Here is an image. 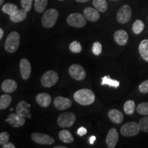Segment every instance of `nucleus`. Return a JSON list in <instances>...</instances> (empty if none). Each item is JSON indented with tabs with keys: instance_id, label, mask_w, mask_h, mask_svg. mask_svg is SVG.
<instances>
[{
	"instance_id": "f257e3e1",
	"label": "nucleus",
	"mask_w": 148,
	"mask_h": 148,
	"mask_svg": "<svg viewBox=\"0 0 148 148\" xmlns=\"http://www.w3.org/2000/svg\"><path fill=\"white\" fill-rule=\"evenodd\" d=\"M73 98L77 103L82 106H88L92 104L95 100L94 92L88 88H82L77 90L74 93Z\"/></svg>"
},
{
	"instance_id": "f03ea898",
	"label": "nucleus",
	"mask_w": 148,
	"mask_h": 148,
	"mask_svg": "<svg viewBox=\"0 0 148 148\" xmlns=\"http://www.w3.org/2000/svg\"><path fill=\"white\" fill-rule=\"evenodd\" d=\"M59 16L58 11L55 8L48 9L44 12L41 18V23L45 28H51L56 23Z\"/></svg>"
},
{
	"instance_id": "7ed1b4c3",
	"label": "nucleus",
	"mask_w": 148,
	"mask_h": 148,
	"mask_svg": "<svg viewBox=\"0 0 148 148\" xmlns=\"http://www.w3.org/2000/svg\"><path fill=\"white\" fill-rule=\"evenodd\" d=\"M20 45V34L17 32H10L5 40L4 47L9 53H14L17 50Z\"/></svg>"
},
{
	"instance_id": "20e7f679",
	"label": "nucleus",
	"mask_w": 148,
	"mask_h": 148,
	"mask_svg": "<svg viewBox=\"0 0 148 148\" xmlns=\"http://www.w3.org/2000/svg\"><path fill=\"white\" fill-rule=\"evenodd\" d=\"M140 130L138 123L134 121H129L123 124L120 130V132L123 136L130 137L137 135Z\"/></svg>"
},
{
	"instance_id": "39448f33",
	"label": "nucleus",
	"mask_w": 148,
	"mask_h": 148,
	"mask_svg": "<svg viewBox=\"0 0 148 148\" xmlns=\"http://www.w3.org/2000/svg\"><path fill=\"white\" fill-rule=\"evenodd\" d=\"M58 74L57 72L52 71V70H49V71L44 73L43 75H42L40 82L44 87L49 88L54 86L58 82Z\"/></svg>"
},
{
	"instance_id": "423d86ee",
	"label": "nucleus",
	"mask_w": 148,
	"mask_h": 148,
	"mask_svg": "<svg viewBox=\"0 0 148 148\" xmlns=\"http://www.w3.org/2000/svg\"><path fill=\"white\" fill-rule=\"evenodd\" d=\"M132 15L131 7L128 5H123L119 9L116 13V20L121 24H125L130 21Z\"/></svg>"
},
{
	"instance_id": "0eeeda50",
	"label": "nucleus",
	"mask_w": 148,
	"mask_h": 148,
	"mask_svg": "<svg viewBox=\"0 0 148 148\" xmlns=\"http://www.w3.org/2000/svg\"><path fill=\"white\" fill-rule=\"evenodd\" d=\"M66 22L70 26L81 28L86 25V19L84 14L80 13H72L67 16Z\"/></svg>"
},
{
	"instance_id": "6e6552de",
	"label": "nucleus",
	"mask_w": 148,
	"mask_h": 148,
	"mask_svg": "<svg viewBox=\"0 0 148 148\" xmlns=\"http://www.w3.org/2000/svg\"><path fill=\"white\" fill-rule=\"evenodd\" d=\"M76 118L73 112H66L62 113L58 118V124L60 127H70L74 124Z\"/></svg>"
},
{
	"instance_id": "1a4fd4ad",
	"label": "nucleus",
	"mask_w": 148,
	"mask_h": 148,
	"mask_svg": "<svg viewBox=\"0 0 148 148\" xmlns=\"http://www.w3.org/2000/svg\"><path fill=\"white\" fill-rule=\"evenodd\" d=\"M69 73L75 80H82L86 77V73L84 68L78 64H73L69 66Z\"/></svg>"
},
{
	"instance_id": "9d476101",
	"label": "nucleus",
	"mask_w": 148,
	"mask_h": 148,
	"mask_svg": "<svg viewBox=\"0 0 148 148\" xmlns=\"http://www.w3.org/2000/svg\"><path fill=\"white\" fill-rule=\"evenodd\" d=\"M31 138L37 144L40 145H52L54 143V138L48 134L34 132L31 135Z\"/></svg>"
},
{
	"instance_id": "9b49d317",
	"label": "nucleus",
	"mask_w": 148,
	"mask_h": 148,
	"mask_svg": "<svg viewBox=\"0 0 148 148\" xmlns=\"http://www.w3.org/2000/svg\"><path fill=\"white\" fill-rule=\"evenodd\" d=\"M19 68L20 74L23 79L24 80L28 79L32 72V68H31V64L29 61L26 58L21 59L19 63Z\"/></svg>"
},
{
	"instance_id": "f8f14e48",
	"label": "nucleus",
	"mask_w": 148,
	"mask_h": 148,
	"mask_svg": "<svg viewBox=\"0 0 148 148\" xmlns=\"http://www.w3.org/2000/svg\"><path fill=\"white\" fill-rule=\"evenodd\" d=\"M119 136L117 130L115 128H111L108 131L106 138V143L108 148L115 147L119 140Z\"/></svg>"
},
{
	"instance_id": "ddd939ff",
	"label": "nucleus",
	"mask_w": 148,
	"mask_h": 148,
	"mask_svg": "<svg viewBox=\"0 0 148 148\" xmlns=\"http://www.w3.org/2000/svg\"><path fill=\"white\" fill-rule=\"evenodd\" d=\"M29 108H30V104H29L25 101H21L18 103L16 107V112L22 117H27L30 119L31 114H29Z\"/></svg>"
},
{
	"instance_id": "4468645a",
	"label": "nucleus",
	"mask_w": 148,
	"mask_h": 148,
	"mask_svg": "<svg viewBox=\"0 0 148 148\" xmlns=\"http://www.w3.org/2000/svg\"><path fill=\"white\" fill-rule=\"evenodd\" d=\"M5 121L8 122L11 126L13 127H20L23 126L25 123V118L22 117L16 113H11L8 115Z\"/></svg>"
},
{
	"instance_id": "2eb2a0df",
	"label": "nucleus",
	"mask_w": 148,
	"mask_h": 148,
	"mask_svg": "<svg viewBox=\"0 0 148 148\" xmlns=\"http://www.w3.org/2000/svg\"><path fill=\"white\" fill-rule=\"evenodd\" d=\"M53 104L58 110H64L71 106L72 102L68 98L58 96V97L55 98L54 101H53Z\"/></svg>"
},
{
	"instance_id": "dca6fc26",
	"label": "nucleus",
	"mask_w": 148,
	"mask_h": 148,
	"mask_svg": "<svg viewBox=\"0 0 148 148\" xmlns=\"http://www.w3.org/2000/svg\"><path fill=\"white\" fill-rule=\"evenodd\" d=\"M129 35L124 29H118L114 34V40L119 45L124 46L128 41Z\"/></svg>"
},
{
	"instance_id": "f3484780",
	"label": "nucleus",
	"mask_w": 148,
	"mask_h": 148,
	"mask_svg": "<svg viewBox=\"0 0 148 148\" xmlns=\"http://www.w3.org/2000/svg\"><path fill=\"white\" fill-rule=\"evenodd\" d=\"M84 16L88 21L91 22H96L99 21L100 18V14L96 8H92L91 7H87L83 12Z\"/></svg>"
},
{
	"instance_id": "a211bd4d",
	"label": "nucleus",
	"mask_w": 148,
	"mask_h": 148,
	"mask_svg": "<svg viewBox=\"0 0 148 148\" xmlns=\"http://www.w3.org/2000/svg\"><path fill=\"white\" fill-rule=\"evenodd\" d=\"M36 102L40 106L47 108L50 105L51 102V97L50 95L46 92H40L36 97Z\"/></svg>"
},
{
	"instance_id": "6ab92c4d",
	"label": "nucleus",
	"mask_w": 148,
	"mask_h": 148,
	"mask_svg": "<svg viewBox=\"0 0 148 148\" xmlns=\"http://www.w3.org/2000/svg\"><path fill=\"white\" fill-rule=\"evenodd\" d=\"M108 116L110 121L116 124H120L123 120V113L116 109H110L108 112Z\"/></svg>"
},
{
	"instance_id": "aec40b11",
	"label": "nucleus",
	"mask_w": 148,
	"mask_h": 148,
	"mask_svg": "<svg viewBox=\"0 0 148 148\" xmlns=\"http://www.w3.org/2000/svg\"><path fill=\"white\" fill-rule=\"evenodd\" d=\"M17 88V83L12 79H5L1 84V89L6 93L14 92Z\"/></svg>"
},
{
	"instance_id": "412c9836",
	"label": "nucleus",
	"mask_w": 148,
	"mask_h": 148,
	"mask_svg": "<svg viewBox=\"0 0 148 148\" xmlns=\"http://www.w3.org/2000/svg\"><path fill=\"white\" fill-rule=\"evenodd\" d=\"M138 52L142 58L148 62V39L141 40L138 46Z\"/></svg>"
},
{
	"instance_id": "4be33fe9",
	"label": "nucleus",
	"mask_w": 148,
	"mask_h": 148,
	"mask_svg": "<svg viewBox=\"0 0 148 148\" xmlns=\"http://www.w3.org/2000/svg\"><path fill=\"white\" fill-rule=\"evenodd\" d=\"M1 10H2L4 13L8 14L10 16L14 15L18 12L19 9H18L17 5L14 4V3H7L3 5Z\"/></svg>"
},
{
	"instance_id": "5701e85b",
	"label": "nucleus",
	"mask_w": 148,
	"mask_h": 148,
	"mask_svg": "<svg viewBox=\"0 0 148 148\" xmlns=\"http://www.w3.org/2000/svg\"><path fill=\"white\" fill-rule=\"evenodd\" d=\"M27 12L24 9H20L13 16H10V19L13 23H20L24 21L27 17Z\"/></svg>"
},
{
	"instance_id": "b1692460",
	"label": "nucleus",
	"mask_w": 148,
	"mask_h": 148,
	"mask_svg": "<svg viewBox=\"0 0 148 148\" xmlns=\"http://www.w3.org/2000/svg\"><path fill=\"white\" fill-rule=\"evenodd\" d=\"M60 139L65 143H70L73 141L74 138L71 133L66 130H62L58 134Z\"/></svg>"
},
{
	"instance_id": "393cba45",
	"label": "nucleus",
	"mask_w": 148,
	"mask_h": 148,
	"mask_svg": "<svg viewBox=\"0 0 148 148\" xmlns=\"http://www.w3.org/2000/svg\"><path fill=\"white\" fill-rule=\"evenodd\" d=\"M92 4L99 12H104L108 9V3L106 0H92Z\"/></svg>"
},
{
	"instance_id": "a878e982",
	"label": "nucleus",
	"mask_w": 148,
	"mask_h": 148,
	"mask_svg": "<svg viewBox=\"0 0 148 148\" xmlns=\"http://www.w3.org/2000/svg\"><path fill=\"white\" fill-rule=\"evenodd\" d=\"M12 97L8 94H4L0 97V110L6 109L10 105Z\"/></svg>"
},
{
	"instance_id": "bb28decb",
	"label": "nucleus",
	"mask_w": 148,
	"mask_h": 148,
	"mask_svg": "<svg viewBox=\"0 0 148 148\" xmlns=\"http://www.w3.org/2000/svg\"><path fill=\"white\" fill-rule=\"evenodd\" d=\"M119 82L116 79H112L110 78L109 75H106L101 77V85H108L109 86L114 88H118L119 86Z\"/></svg>"
},
{
	"instance_id": "cd10ccee",
	"label": "nucleus",
	"mask_w": 148,
	"mask_h": 148,
	"mask_svg": "<svg viewBox=\"0 0 148 148\" xmlns=\"http://www.w3.org/2000/svg\"><path fill=\"white\" fill-rule=\"evenodd\" d=\"M135 109H136V104L133 100H127L125 102L124 106H123V110L125 112V114H134Z\"/></svg>"
},
{
	"instance_id": "c85d7f7f",
	"label": "nucleus",
	"mask_w": 148,
	"mask_h": 148,
	"mask_svg": "<svg viewBox=\"0 0 148 148\" xmlns=\"http://www.w3.org/2000/svg\"><path fill=\"white\" fill-rule=\"evenodd\" d=\"M144 28H145V24L140 19L136 20L133 23L132 27V32L135 34H140L143 32Z\"/></svg>"
},
{
	"instance_id": "c756f323",
	"label": "nucleus",
	"mask_w": 148,
	"mask_h": 148,
	"mask_svg": "<svg viewBox=\"0 0 148 148\" xmlns=\"http://www.w3.org/2000/svg\"><path fill=\"white\" fill-rule=\"evenodd\" d=\"M48 0H34L35 10L38 13H42L45 10Z\"/></svg>"
},
{
	"instance_id": "7c9ffc66",
	"label": "nucleus",
	"mask_w": 148,
	"mask_h": 148,
	"mask_svg": "<svg viewBox=\"0 0 148 148\" xmlns=\"http://www.w3.org/2000/svg\"><path fill=\"white\" fill-rule=\"evenodd\" d=\"M136 111L142 115H148V101L140 103L136 106Z\"/></svg>"
},
{
	"instance_id": "2f4dec72",
	"label": "nucleus",
	"mask_w": 148,
	"mask_h": 148,
	"mask_svg": "<svg viewBox=\"0 0 148 148\" xmlns=\"http://www.w3.org/2000/svg\"><path fill=\"white\" fill-rule=\"evenodd\" d=\"M138 125L142 132L148 133V115L140 119Z\"/></svg>"
},
{
	"instance_id": "473e14b6",
	"label": "nucleus",
	"mask_w": 148,
	"mask_h": 148,
	"mask_svg": "<svg viewBox=\"0 0 148 148\" xmlns=\"http://www.w3.org/2000/svg\"><path fill=\"white\" fill-rule=\"evenodd\" d=\"M69 49L73 53H79L82 51V45L77 40H74L69 45Z\"/></svg>"
},
{
	"instance_id": "72a5a7b5",
	"label": "nucleus",
	"mask_w": 148,
	"mask_h": 148,
	"mask_svg": "<svg viewBox=\"0 0 148 148\" xmlns=\"http://www.w3.org/2000/svg\"><path fill=\"white\" fill-rule=\"evenodd\" d=\"M92 51L94 55L99 56L101 53L102 51V45L99 42L96 41L93 43L92 47Z\"/></svg>"
},
{
	"instance_id": "f704fd0d",
	"label": "nucleus",
	"mask_w": 148,
	"mask_h": 148,
	"mask_svg": "<svg viewBox=\"0 0 148 148\" xmlns=\"http://www.w3.org/2000/svg\"><path fill=\"white\" fill-rule=\"evenodd\" d=\"M33 0H21V4L23 9L26 10L27 12L30 11L32 8Z\"/></svg>"
},
{
	"instance_id": "c9c22d12",
	"label": "nucleus",
	"mask_w": 148,
	"mask_h": 148,
	"mask_svg": "<svg viewBox=\"0 0 148 148\" xmlns=\"http://www.w3.org/2000/svg\"><path fill=\"white\" fill-rule=\"evenodd\" d=\"M10 134L7 132H3L0 133V145H3L9 141Z\"/></svg>"
},
{
	"instance_id": "e433bc0d",
	"label": "nucleus",
	"mask_w": 148,
	"mask_h": 148,
	"mask_svg": "<svg viewBox=\"0 0 148 148\" xmlns=\"http://www.w3.org/2000/svg\"><path fill=\"white\" fill-rule=\"evenodd\" d=\"M138 90L142 93H147L148 92V79L140 83L138 86Z\"/></svg>"
},
{
	"instance_id": "4c0bfd02",
	"label": "nucleus",
	"mask_w": 148,
	"mask_h": 148,
	"mask_svg": "<svg viewBox=\"0 0 148 148\" xmlns=\"http://www.w3.org/2000/svg\"><path fill=\"white\" fill-rule=\"evenodd\" d=\"M87 133V130L84 127H80L79 128H78L77 131V135H79V136H84Z\"/></svg>"
},
{
	"instance_id": "58836bf2",
	"label": "nucleus",
	"mask_w": 148,
	"mask_h": 148,
	"mask_svg": "<svg viewBox=\"0 0 148 148\" xmlns=\"http://www.w3.org/2000/svg\"><path fill=\"white\" fill-rule=\"evenodd\" d=\"M3 148H15V145L13 143H10V142H7L6 143L3 144L2 145Z\"/></svg>"
},
{
	"instance_id": "ea45409f",
	"label": "nucleus",
	"mask_w": 148,
	"mask_h": 148,
	"mask_svg": "<svg viewBox=\"0 0 148 148\" xmlns=\"http://www.w3.org/2000/svg\"><path fill=\"white\" fill-rule=\"evenodd\" d=\"M96 140V136H91L89 138V143L90 144H91V145H92V144L94 143V142Z\"/></svg>"
},
{
	"instance_id": "a19ab883",
	"label": "nucleus",
	"mask_w": 148,
	"mask_h": 148,
	"mask_svg": "<svg viewBox=\"0 0 148 148\" xmlns=\"http://www.w3.org/2000/svg\"><path fill=\"white\" fill-rule=\"evenodd\" d=\"M3 34H4V32H3V29L1 27H0V40L2 39Z\"/></svg>"
},
{
	"instance_id": "79ce46f5",
	"label": "nucleus",
	"mask_w": 148,
	"mask_h": 148,
	"mask_svg": "<svg viewBox=\"0 0 148 148\" xmlns=\"http://www.w3.org/2000/svg\"><path fill=\"white\" fill-rule=\"evenodd\" d=\"M75 1L79 3H85V2H87L88 1H90V0H75Z\"/></svg>"
},
{
	"instance_id": "37998d69",
	"label": "nucleus",
	"mask_w": 148,
	"mask_h": 148,
	"mask_svg": "<svg viewBox=\"0 0 148 148\" xmlns=\"http://www.w3.org/2000/svg\"><path fill=\"white\" fill-rule=\"evenodd\" d=\"M54 148H66V147H64V146H56Z\"/></svg>"
},
{
	"instance_id": "c03bdc74",
	"label": "nucleus",
	"mask_w": 148,
	"mask_h": 148,
	"mask_svg": "<svg viewBox=\"0 0 148 148\" xmlns=\"http://www.w3.org/2000/svg\"><path fill=\"white\" fill-rule=\"evenodd\" d=\"M4 2V0H0V5H1Z\"/></svg>"
},
{
	"instance_id": "a18cd8bd",
	"label": "nucleus",
	"mask_w": 148,
	"mask_h": 148,
	"mask_svg": "<svg viewBox=\"0 0 148 148\" xmlns=\"http://www.w3.org/2000/svg\"><path fill=\"white\" fill-rule=\"evenodd\" d=\"M59 1H64V0H59Z\"/></svg>"
},
{
	"instance_id": "49530a36",
	"label": "nucleus",
	"mask_w": 148,
	"mask_h": 148,
	"mask_svg": "<svg viewBox=\"0 0 148 148\" xmlns=\"http://www.w3.org/2000/svg\"><path fill=\"white\" fill-rule=\"evenodd\" d=\"M114 1H116V0H114Z\"/></svg>"
}]
</instances>
